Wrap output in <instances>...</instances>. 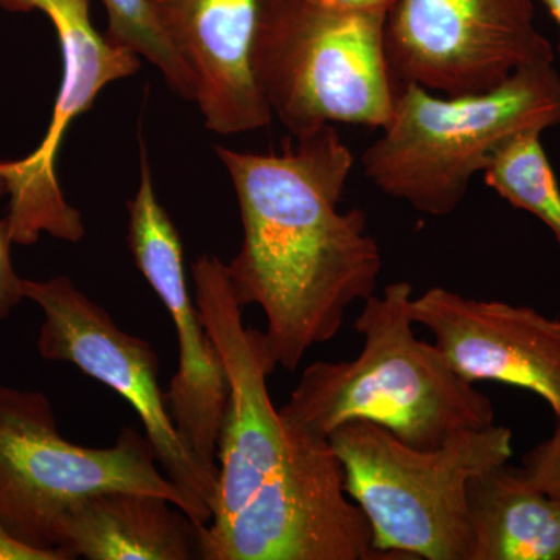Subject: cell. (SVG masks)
I'll return each instance as SVG.
<instances>
[{
	"label": "cell",
	"mask_w": 560,
	"mask_h": 560,
	"mask_svg": "<svg viewBox=\"0 0 560 560\" xmlns=\"http://www.w3.org/2000/svg\"><path fill=\"white\" fill-rule=\"evenodd\" d=\"M105 490L154 493L191 518L189 500L160 470L145 433L124 427L110 447H83L62 438L46 394L0 385L2 529L25 547L72 560L58 548L61 517Z\"/></svg>",
	"instance_id": "obj_6"
},
{
	"label": "cell",
	"mask_w": 560,
	"mask_h": 560,
	"mask_svg": "<svg viewBox=\"0 0 560 560\" xmlns=\"http://www.w3.org/2000/svg\"><path fill=\"white\" fill-rule=\"evenodd\" d=\"M534 20V0H396L386 18V57L401 84L477 94L522 66L555 62Z\"/></svg>",
	"instance_id": "obj_9"
},
{
	"label": "cell",
	"mask_w": 560,
	"mask_h": 560,
	"mask_svg": "<svg viewBox=\"0 0 560 560\" xmlns=\"http://www.w3.org/2000/svg\"><path fill=\"white\" fill-rule=\"evenodd\" d=\"M128 246L136 267L165 305L178 337L179 364L167 397L168 410L195 463L219 485V436L230 383L197 302L190 296L183 243L175 223L158 201L145 145L140 142V183L128 202Z\"/></svg>",
	"instance_id": "obj_12"
},
{
	"label": "cell",
	"mask_w": 560,
	"mask_h": 560,
	"mask_svg": "<svg viewBox=\"0 0 560 560\" xmlns=\"http://www.w3.org/2000/svg\"><path fill=\"white\" fill-rule=\"evenodd\" d=\"M108 13L106 39L156 66L173 92L195 102L197 79L165 35L150 0H103Z\"/></svg>",
	"instance_id": "obj_18"
},
{
	"label": "cell",
	"mask_w": 560,
	"mask_h": 560,
	"mask_svg": "<svg viewBox=\"0 0 560 560\" xmlns=\"http://www.w3.org/2000/svg\"><path fill=\"white\" fill-rule=\"evenodd\" d=\"M24 293L43 312L36 342L40 359L73 364L128 401L153 444L161 469L189 500L191 521L208 526L217 482L180 441L158 381L160 357L150 342L120 329L101 304L66 276L24 279Z\"/></svg>",
	"instance_id": "obj_8"
},
{
	"label": "cell",
	"mask_w": 560,
	"mask_h": 560,
	"mask_svg": "<svg viewBox=\"0 0 560 560\" xmlns=\"http://www.w3.org/2000/svg\"><path fill=\"white\" fill-rule=\"evenodd\" d=\"M329 441L375 550L394 560H470L469 482L514 453L511 429L497 423L430 451L370 420L342 423Z\"/></svg>",
	"instance_id": "obj_4"
},
{
	"label": "cell",
	"mask_w": 560,
	"mask_h": 560,
	"mask_svg": "<svg viewBox=\"0 0 560 560\" xmlns=\"http://www.w3.org/2000/svg\"><path fill=\"white\" fill-rule=\"evenodd\" d=\"M165 35L197 79L206 128L217 135L264 130L272 114L254 79L250 46L257 0H150Z\"/></svg>",
	"instance_id": "obj_14"
},
{
	"label": "cell",
	"mask_w": 560,
	"mask_h": 560,
	"mask_svg": "<svg viewBox=\"0 0 560 560\" xmlns=\"http://www.w3.org/2000/svg\"><path fill=\"white\" fill-rule=\"evenodd\" d=\"M0 9L46 14L62 57L61 88L43 142L28 156L0 164L10 197L3 219L7 230L11 242L22 246L35 245L43 234L80 242L86 234L81 213L66 201L55 171L62 139L70 124L91 109L103 88L138 72L139 55L95 31L90 0H0Z\"/></svg>",
	"instance_id": "obj_10"
},
{
	"label": "cell",
	"mask_w": 560,
	"mask_h": 560,
	"mask_svg": "<svg viewBox=\"0 0 560 560\" xmlns=\"http://www.w3.org/2000/svg\"><path fill=\"white\" fill-rule=\"evenodd\" d=\"M287 427L285 459L230 521L202 528L201 559L394 560L375 550L330 441Z\"/></svg>",
	"instance_id": "obj_7"
},
{
	"label": "cell",
	"mask_w": 560,
	"mask_h": 560,
	"mask_svg": "<svg viewBox=\"0 0 560 560\" xmlns=\"http://www.w3.org/2000/svg\"><path fill=\"white\" fill-rule=\"evenodd\" d=\"M482 176L503 200L539 219L560 248V187L541 145V131H523L501 143Z\"/></svg>",
	"instance_id": "obj_17"
},
{
	"label": "cell",
	"mask_w": 560,
	"mask_h": 560,
	"mask_svg": "<svg viewBox=\"0 0 560 560\" xmlns=\"http://www.w3.org/2000/svg\"><path fill=\"white\" fill-rule=\"evenodd\" d=\"M415 290L389 283L363 302L353 324L363 349L349 361H316L279 408L291 429L327 438L350 420L385 427L411 447H441L455 434L495 423L492 400L453 370L410 316Z\"/></svg>",
	"instance_id": "obj_2"
},
{
	"label": "cell",
	"mask_w": 560,
	"mask_h": 560,
	"mask_svg": "<svg viewBox=\"0 0 560 560\" xmlns=\"http://www.w3.org/2000/svg\"><path fill=\"white\" fill-rule=\"evenodd\" d=\"M330 9L357 11V13L385 14L388 16L396 0H312Z\"/></svg>",
	"instance_id": "obj_22"
},
{
	"label": "cell",
	"mask_w": 560,
	"mask_h": 560,
	"mask_svg": "<svg viewBox=\"0 0 560 560\" xmlns=\"http://www.w3.org/2000/svg\"><path fill=\"white\" fill-rule=\"evenodd\" d=\"M230 173L243 224L226 265L242 308L257 305L276 368L296 371L308 350L340 334L346 312L377 289L378 243L361 209L341 212L355 156L335 125L282 153L217 147Z\"/></svg>",
	"instance_id": "obj_1"
},
{
	"label": "cell",
	"mask_w": 560,
	"mask_h": 560,
	"mask_svg": "<svg viewBox=\"0 0 560 560\" xmlns=\"http://www.w3.org/2000/svg\"><path fill=\"white\" fill-rule=\"evenodd\" d=\"M195 302L230 383L219 436V485L208 526L224 525L265 485L289 453L290 431L272 405V364L264 334L246 327L226 265L215 256L191 264Z\"/></svg>",
	"instance_id": "obj_11"
},
{
	"label": "cell",
	"mask_w": 560,
	"mask_h": 560,
	"mask_svg": "<svg viewBox=\"0 0 560 560\" xmlns=\"http://www.w3.org/2000/svg\"><path fill=\"white\" fill-rule=\"evenodd\" d=\"M0 560H60L50 552L33 550L10 537L0 526Z\"/></svg>",
	"instance_id": "obj_21"
},
{
	"label": "cell",
	"mask_w": 560,
	"mask_h": 560,
	"mask_svg": "<svg viewBox=\"0 0 560 560\" xmlns=\"http://www.w3.org/2000/svg\"><path fill=\"white\" fill-rule=\"evenodd\" d=\"M202 528L164 497L105 490L65 512L58 548L88 560L201 559Z\"/></svg>",
	"instance_id": "obj_15"
},
{
	"label": "cell",
	"mask_w": 560,
	"mask_h": 560,
	"mask_svg": "<svg viewBox=\"0 0 560 560\" xmlns=\"http://www.w3.org/2000/svg\"><path fill=\"white\" fill-rule=\"evenodd\" d=\"M410 316L433 335L434 345L466 381L529 390L560 418V319L444 287L412 296Z\"/></svg>",
	"instance_id": "obj_13"
},
{
	"label": "cell",
	"mask_w": 560,
	"mask_h": 560,
	"mask_svg": "<svg viewBox=\"0 0 560 560\" xmlns=\"http://www.w3.org/2000/svg\"><path fill=\"white\" fill-rule=\"evenodd\" d=\"M547 7L548 13L555 21L556 27H558V46H556V55L560 58V0H541Z\"/></svg>",
	"instance_id": "obj_23"
},
{
	"label": "cell",
	"mask_w": 560,
	"mask_h": 560,
	"mask_svg": "<svg viewBox=\"0 0 560 560\" xmlns=\"http://www.w3.org/2000/svg\"><path fill=\"white\" fill-rule=\"evenodd\" d=\"M470 560H560V504L510 463L467 488Z\"/></svg>",
	"instance_id": "obj_16"
},
{
	"label": "cell",
	"mask_w": 560,
	"mask_h": 560,
	"mask_svg": "<svg viewBox=\"0 0 560 560\" xmlns=\"http://www.w3.org/2000/svg\"><path fill=\"white\" fill-rule=\"evenodd\" d=\"M386 18L312 0H257L250 68L291 136L326 125L389 124L401 83L386 57Z\"/></svg>",
	"instance_id": "obj_5"
},
{
	"label": "cell",
	"mask_w": 560,
	"mask_h": 560,
	"mask_svg": "<svg viewBox=\"0 0 560 560\" xmlns=\"http://www.w3.org/2000/svg\"><path fill=\"white\" fill-rule=\"evenodd\" d=\"M2 164V160H0ZM5 175L0 165V197L7 195ZM11 242L5 220L0 221V320L9 318L14 308L25 300L24 279L18 275L11 260Z\"/></svg>",
	"instance_id": "obj_20"
},
{
	"label": "cell",
	"mask_w": 560,
	"mask_h": 560,
	"mask_svg": "<svg viewBox=\"0 0 560 560\" xmlns=\"http://www.w3.org/2000/svg\"><path fill=\"white\" fill-rule=\"evenodd\" d=\"M555 433L523 456L522 470L534 485L560 504V418Z\"/></svg>",
	"instance_id": "obj_19"
},
{
	"label": "cell",
	"mask_w": 560,
	"mask_h": 560,
	"mask_svg": "<svg viewBox=\"0 0 560 560\" xmlns=\"http://www.w3.org/2000/svg\"><path fill=\"white\" fill-rule=\"evenodd\" d=\"M560 125V73L555 62L522 66L499 86L436 97L401 84L381 138L364 150V175L383 194L429 217L452 215L490 156L523 131Z\"/></svg>",
	"instance_id": "obj_3"
}]
</instances>
